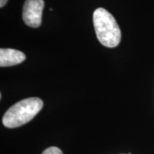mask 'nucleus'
<instances>
[{"label": "nucleus", "mask_w": 154, "mask_h": 154, "mask_svg": "<svg viewBox=\"0 0 154 154\" xmlns=\"http://www.w3.org/2000/svg\"><path fill=\"white\" fill-rule=\"evenodd\" d=\"M26 59L25 54L18 50L11 48L0 49V66L9 67L17 65Z\"/></svg>", "instance_id": "obj_4"}, {"label": "nucleus", "mask_w": 154, "mask_h": 154, "mask_svg": "<svg viewBox=\"0 0 154 154\" xmlns=\"http://www.w3.org/2000/svg\"><path fill=\"white\" fill-rule=\"evenodd\" d=\"M7 2H8V0H0V7L3 8L7 4Z\"/></svg>", "instance_id": "obj_6"}, {"label": "nucleus", "mask_w": 154, "mask_h": 154, "mask_svg": "<svg viewBox=\"0 0 154 154\" xmlns=\"http://www.w3.org/2000/svg\"><path fill=\"white\" fill-rule=\"evenodd\" d=\"M44 7V0H26L22 11V19L25 24L31 28H38L42 22Z\"/></svg>", "instance_id": "obj_3"}, {"label": "nucleus", "mask_w": 154, "mask_h": 154, "mask_svg": "<svg viewBox=\"0 0 154 154\" xmlns=\"http://www.w3.org/2000/svg\"><path fill=\"white\" fill-rule=\"evenodd\" d=\"M39 98H28L13 105L3 116V124L9 128L21 127L30 122L43 108Z\"/></svg>", "instance_id": "obj_2"}, {"label": "nucleus", "mask_w": 154, "mask_h": 154, "mask_svg": "<svg viewBox=\"0 0 154 154\" xmlns=\"http://www.w3.org/2000/svg\"><path fill=\"white\" fill-rule=\"evenodd\" d=\"M94 25L99 41L108 48H114L121 42V30L114 17L104 8L94 13Z\"/></svg>", "instance_id": "obj_1"}, {"label": "nucleus", "mask_w": 154, "mask_h": 154, "mask_svg": "<svg viewBox=\"0 0 154 154\" xmlns=\"http://www.w3.org/2000/svg\"><path fill=\"white\" fill-rule=\"evenodd\" d=\"M42 154H63V152H62L58 147L51 146V147H49V148L45 149L44 152H42Z\"/></svg>", "instance_id": "obj_5"}]
</instances>
